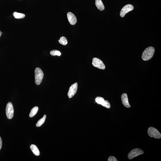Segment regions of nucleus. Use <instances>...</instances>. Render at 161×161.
<instances>
[{
    "instance_id": "obj_1",
    "label": "nucleus",
    "mask_w": 161,
    "mask_h": 161,
    "mask_svg": "<svg viewBox=\"0 0 161 161\" xmlns=\"http://www.w3.org/2000/svg\"><path fill=\"white\" fill-rule=\"evenodd\" d=\"M154 51V48L152 47H149L146 48L142 54V59L145 61L150 60L153 56Z\"/></svg>"
},
{
    "instance_id": "obj_2",
    "label": "nucleus",
    "mask_w": 161,
    "mask_h": 161,
    "mask_svg": "<svg viewBox=\"0 0 161 161\" xmlns=\"http://www.w3.org/2000/svg\"><path fill=\"white\" fill-rule=\"evenodd\" d=\"M35 83L37 85H40L44 77L43 72L40 68H37L35 70Z\"/></svg>"
},
{
    "instance_id": "obj_3",
    "label": "nucleus",
    "mask_w": 161,
    "mask_h": 161,
    "mask_svg": "<svg viewBox=\"0 0 161 161\" xmlns=\"http://www.w3.org/2000/svg\"><path fill=\"white\" fill-rule=\"evenodd\" d=\"M148 134L151 137H154L156 139H160L161 137L160 133L155 128L150 127L148 128L147 131Z\"/></svg>"
},
{
    "instance_id": "obj_4",
    "label": "nucleus",
    "mask_w": 161,
    "mask_h": 161,
    "mask_svg": "<svg viewBox=\"0 0 161 161\" xmlns=\"http://www.w3.org/2000/svg\"><path fill=\"white\" fill-rule=\"evenodd\" d=\"M143 151L142 149L138 148H135L130 151L128 154V158L131 160L137 156L143 154Z\"/></svg>"
},
{
    "instance_id": "obj_5",
    "label": "nucleus",
    "mask_w": 161,
    "mask_h": 161,
    "mask_svg": "<svg viewBox=\"0 0 161 161\" xmlns=\"http://www.w3.org/2000/svg\"><path fill=\"white\" fill-rule=\"evenodd\" d=\"M14 110L13 105L11 102L8 103L6 108V114L9 119H11L14 116Z\"/></svg>"
},
{
    "instance_id": "obj_6",
    "label": "nucleus",
    "mask_w": 161,
    "mask_h": 161,
    "mask_svg": "<svg viewBox=\"0 0 161 161\" xmlns=\"http://www.w3.org/2000/svg\"><path fill=\"white\" fill-rule=\"evenodd\" d=\"M92 65L100 69L104 70L105 66L102 61L97 58H94L92 62Z\"/></svg>"
},
{
    "instance_id": "obj_7",
    "label": "nucleus",
    "mask_w": 161,
    "mask_h": 161,
    "mask_svg": "<svg viewBox=\"0 0 161 161\" xmlns=\"http://www.w3.org/2000/svg\"><path fill=\"white\" fill-rule=\"evenodd\" d=\"M95 101L98 104H101L104 107L108 109L110 108V104L109 101L104 100V98L101 97H97L95 98Z\"/></svg>"
},
{
    "instance_id": "obj_8",
    "label": "nucleus",
    "mask_w": 161,
    "mask_h": 161,
    "mask_svg": "<svg viewBox=\"0 0 161 161\" xmlns=\"http://www.w3.org/2000/svg\"><path fill=\"white\" fill-rule=\"evenodd\" d=\"M78 87L77 83L73 84L70 87L68 93V97L71 98L74 96L77 92Z\"/></svg>"
},
{
    "instance_id": "obj_9",
    "label": "nucleus",
    "mask_w": 161,
    "mask_h": 161,
    "mask_svg": "<svg viewBox=\"0 0 161 161\" xmlns=\"http://www.w3.org/2000/svg\"><path fill=\"white\" fill-rule=\"evenodd\" d=\"M134 7L132 5H126L121 9L120 13V16L122 18H123L126 13L132 11Z\"/></svg>"
},
{
    "instance_id": "obj_10",
    "label": "nucleus",
    "mask_w": 161,
    "mask_h": 161,
    "mask_svg": "<svg viewBox=\"0 0 161 161\" xmlns=\"http://www.w3.org/2000/svg\"><path fill=\"white\" fill-rule=\"evenodd\" d=\"M68 21L71 25H74L77 22V19L74 14L71 12H69L67 14Z\"/></svg>"
},
{
    "instance_id": "obj_11",
    "label": "nucleus",
    "mask_w": 161,
    "mask_h": 161,
    "mask_svg": "<svg viewBox=\"0 0 161 161\" xmlns=\"http://www.w3.org/2000/svg\"><path fill=\"white\" fill-rule=\"evenodd\" d=\"M121 100L122 104L125 107L128 108H130L131 106L129 104L127 94L126 93L123 94L121 96Z\"/></svg>"
},
{
    "instance_id": "obj_12",
    "label": "nucleus",
    "mask_w": 161,
    "mask_h": 161,
    "mask_svg": "<svg viewBox=\"0 0 161 161\" xmlns=\"http://www.w3.org/2000/svg\"><path fill=\"white\" fill-rule=\"evenodd\" d=\"M95 5L98 9L101 11L104 10V7L101 0H96Z\"/></svg>"
},
{
    "instance_id": "obj_13",
    "label": "nucleus",
    "mask_w": 161,
    "mask_h": 161,
    "mask_svg": "<svg viewBox=\"0 0 161 161\" xmlns=\"http://www.w3.org/2000/svg\"><path fill=\"white\" fill-rule=\"evenodd\" d=\"M30 148L33 153L35 155L38 156L40 155V152L38 148L36 145L32 144L31 145Z\"/></svg>"
},
{
    "instance_id": "obj_14",
    "label": "nucleus",
    "mask_w": 161,
    "mask_h": 161,
    "mask_svg": "<svg viewBox=\"0 0 161 161\" xmlns=\"http://www.w3.org/2000/svg\"><path fill=\"white\" fill-rule=\"evenodd\" d=\"M13 15L14 17L17 19L23 18L25 17V15L24 14L18 13L16 12H14Z\"/></svg>"
},
{
    "instance_id": "obj_15",
    "label": "nucleus",
    "mask_w": 161,
    "mask_h": 161,
    "mask_svg": "<svg viewBox=\"0 0 161 161\" xmlns=\"http://www.w3.org/2000/svg\"><path fill=\"white\" fill-rule=\"evenodd\" d=\"M46 115H44L43 118L39 120L38 122H37L36 124V126L37 127H40L44 123L45 119H46Z\"/></svg>"
},
{
    "instance_id": "obj_16",
    "label": "nucleus",
    "mask_w": 161,
    "mask_h": 161,
    "mask_svg": "<svg viewBox=\"0 0 161 161\" xmlns=\"http://www.w3.org/2000/svg\"><path fill=\"white\" fill-rule=\"evenodd\" d=\"M39 108L37 107H34L32 109L29 114V116L31 118L33 117L37 113L38 110Z\"/></svg>"
},
{
    "instance_id": "obj_17",
    "label": "nucleus",
    "mask_w": 161,
    "mask_h": 161,
    "mask_svg": "<svg viewBox=\"0 0 161 161\" xmlns=\"http://www.w3.org/2000/svg\"><path fill=\"white\" fill-rule=\"evenodd\" d=\"M58 41L60 44L63 45H65L68 44V41L64 37H61Z\"/></svg>"
},
{
    "instance_id": "obj_18",
    "label": "nucleus",
    "mask_w": 161,
    "mask_h": 161,
    "mask_svg": "<svg viewBox=\"0 0 161 161\" xmlns=\"http://www.w3.org/2000/svg\"><path fill=\"white\" fill-rule=\"evenodd\" d=\"M50 54L51 55L53 56H60L61 55L60 52L57 50H53L51 51L50 52Z\"/></svg>"
},
{
    "instance_id": "obj_19",
    "label": "nucleus",
    "mask_w": 161,
    "mask_h": 161,
    "mask_svg": "<svg viewBox=\"0 0 161 161\" xmlns=\"http://www.w3.org/2000/svg\"><path fill=\"white\" fill-rule=\"evenodd\" d=\"M108 161H118V160H117V159L115 158V157L113 156H110L108 158Z\"/></svg>"
},
{
    "instance_id": "obj_20",
    "label": "nucleus",
    "mask_w": 161,
    "mask_h": 161,
    "mask_svg": "<svg viewBox=\"0 0 161 161\" xmlns=\"http://www.w3.org/2000/svg\"><path fill=\"white\" fill-rule=\"evenodd\" d=\"M2 146V141L1 137H0V150L1 149Z\"/></svg>"
},
{
    "instance_id": "obj_21",
    "label": "nucleus",
    "mask_w": 161,
    "mask_h": 161,
    "mask_svg": "<svg viewBox=\"0 0 161 161\" xmlns=\"http://www.w3.org/2000/svg\"><path fill=\"white\" fill-rule=\"evenodd\" d=\"M2 32L1 31H0V37H1V36L2 34Z\"/></svg>"
}]
</instances>
